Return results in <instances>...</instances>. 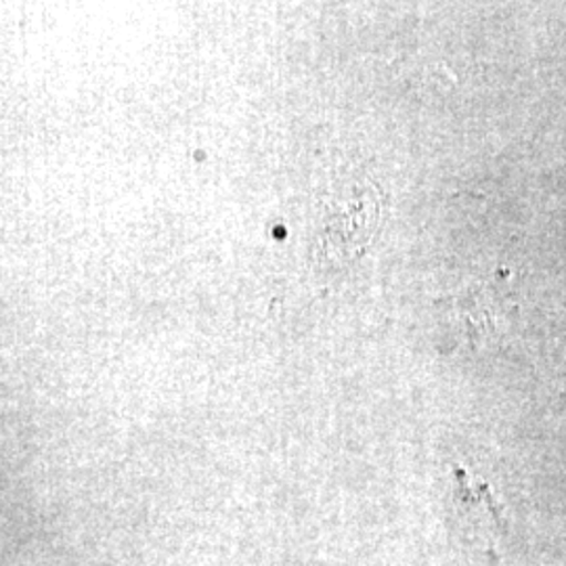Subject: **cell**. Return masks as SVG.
Segmentation results:
<instances>
[{
	"label": "cell",
	"mask_w": 566,
	"mask_h": 566,
	"mask_svg": "<svg viewBox=\"0 0 566 566\" xmlns=\"http://www.w3.org/2000/svg\"><path fill=\"white\" fill-rule=\"evenodd\" d=\"M385 217V193L367 175H343L327 185L317 208L313 261L344 269L376 240Z\"/></svg>",
	"instance_id": "1"
}]
</instances>
